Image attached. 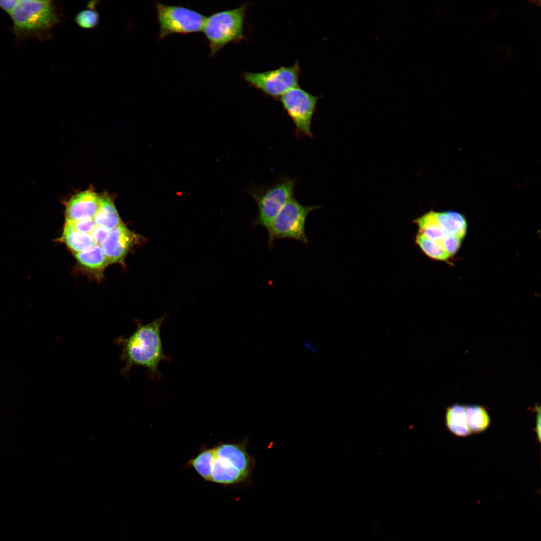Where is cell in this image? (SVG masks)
<instances>
[{"instance_id":"2","label":"cell","mask_w":541,"mask_h":541,"mask_svg":"<svg viewBox=\"0 0 541 541\" xmlns=\"http://www.w3.org/2000/svg\"><path fill=\"white\" fill-rule=\"evenodd\" d=\"M10 17L13 33L19 41L42 40L59 21L55 6L49 0H19Z\"/></svg>"},{"instance_id":"14","label":"cell","mask_w":541,"mask_h":541,"mask_svg":"<svg viewBox=\"0 0 541 541\" xmlns=\"http://www.w3.org/2000/svg\"><path fill=\"white\" fill-rule=\"evenodd\" d=\"M93 219L96 225L109 231L123 223L113 201L105 194H104L101 207Z\"/></svg>"},{"instance_id":"26","label":"cell","mask_w":541,"mask_h":541,"mask_svg":"<svg viewBox=\"0 0 541 541\" xmlns=\"http://www.w3.org/2000/svg\"><path fill=\"white\" fill-rule=\"evenodd\" d=\"M303 346L304 348L309 352L313 354H316L317 353L318 349L317 347L309 340H305L303 341Z\"/></svg>"},{"instance_id":"19","label":"cell","mask_w":541,"mask_h":541,"mask_svg":"<svg viewBox=\"0 0 541 541\" xmlns=\"http://www.w3.org/2000/svg\"><path fill=\"white\" fill-rule=\"evenodd\" d=\"M415 241L422 250L432 259L446 261L450 257L440 242L429 239L420 233L416 235Z\"/></svg>"},{"instance_id":"7","label":"cell","mask_w":541,"mask_h":541,"mask_svg":"<svg viewBox=\"0 0 541 541\" xmlns=\"http://www.w3.org/2000/svg\"><path fill=\"white\" fill-rule=\"evenodd\" d=\"M155 7L160 40L172 34H188L203 30L206 17L197 11L160 2L156 4Z\"/></svg>"},{"instance_id":"12","label":"cell","mask_w":541,"mask_h":541,"mask_svg":"<svg viewBox=\"0 0 541 541\" xmlns=\"http://www.w3.org/2000/svg\"><path fill=\"white\" fill-rule=\"evenodd\" d=\"M60 240L74 254L87 250L96 245L90 233L79 232L66 224Z\"/></svg>"},{"instance_id":"17","label":"cell","mask_w":541,"mask_h":541,"mask_svg":"<svg viewBox=\"0 0 541 541\" xmlns=\"http://www.w3.org/2000/svg\"><path fill=\"white\" fill-rule=\"evenodd\" d=\"M419 233L426 238L441 242L445 234L437 222L435 211H429L415 220Z\"/></svg>"},{"instance_id":"4","label":"cell","mask_w":541,"mask_h":541,"mask_svg":"<svg viewBox=\"0 0 541 541\" xmlns=\"http://www.w3.org/2000/svg\"><path fill=\"white\" fill-rule=\"evenodd\" d=\"M247 4L212 14L206 17L202 31L208 41L210 55L214 56L226 45L244 39Z\"/></svg>"},{"instance_id":"9","label":"cell","mask_w":541,"mask_h":541,"mask_svg":"<svg viewBox=\"0 0 541 541\" xmlns=\"http://www.w3.org/2000/svg\"><path fill=\"white\" fill-rule=\"evenodd\" d=\"M300 72L298 62H296L291 66H283L265 72H246L243 77L251 87L267 96L280 99L289 90L298 86Z\"/></svg>"},{"instance_id":"27","label":"cell","mask_w":541,"mask_h":541,"mask_svg":"<svg viewBox=\"0 0 541 541\" xmlns=\"http://www.w3.org/2000/svg\"><path fill=\"white\" fill-rule=\"evenodd\" d=\"M536 410L537 412V415H536L535 429H536V433L537 434V438H538V440L540 441V408H539V407H538V408H536Z\"/></svg>"},{"instance_id":"21","label":"cell","mask_w":541,"mask_h":541,"mask_svg":"<svg viewBox=\"0 0 541 541\" xmlns=\"http://www.w3.org/2000/svg\"><path fill=\"white\" fill-rule=\"evenodd\" d=\"M435 216L445 235L459 234L464 237L460 233L449 214V211L444 212L435 211Z\"/></svg>"},{"instance_id":"5","label":"cell","mask_w":541,"mask_h":541,"mask_svg":"<svg viewBox=\"0 0 541 541\" xmlns=\"http://www.w3.org/2000/svg\"><path fill=\"white\" fill-rule=\"evenodd\" d=\"M295 180L283 177L268 185L252 187L248 194L255 202L257 211L251 224L266 229L285 204L294 197Z\"/></svg>"},{"instance_id":"6","label":"cell","mask_w":541,"mask_h":541,"mask_svg":"<svg viewBox=\"0 0 541 541\" xmlns=\"http://www.w3.org/2000/svg\"><path fill=\"white\" fill-rule=\"evenodd\" d=\"M319 205H306L293 197L282 207L266 229L269 248L280 239L291 238L305 245L309 243L306 233L307 218L310 212L319 209Z\"/></svg>"},{"instance_id":"1","label":"cell","mask_w":541,"mask_h":541,"mask_svg":"<svg viewBox=\"0 0 541 541\" xmlns=\"http://www.w3.org/2000/svg\"><path fill=\"white\" fill-rule=\"evenodd\" d=\"M166 317L164 315L149 323L139 324L130 336L121 340L125 373L132 367L138 366L146 369L152 378L161 377L159 365L162 361L169 360L163 351L160 333Z\"/></svg>"},{"instance_id":"16","label":"cell","mask_w":541,"mask_h":541,"mask_svg":"<svg viewBox=\"0 0 541 541\" xmlns=\"http://www.w3.org/2000/svg\"><path fill=\"white\" fill-rule=\"evenodd\" d=\"M465 406L467 424L471 433H480L488 427L490 418L484 407L478 405Z\"/></svg>"},{"instance_id":"22","label":"cell","mask_w":541,"mask_h":541,"mask_svg":"<svg viewBox=\"0 0 541 541\" xmlns=\"http://www.w3.org/2000/svg\"><path fill=\"white\" fill-rule=\"evenodd\" d=\"M463 237L459 234L447 235L440 242L446 251L451 256L459 248Z\"/></svg>"},{"instance_id":"20","label":"cell","mask_w":541,"mask_h":541,"mask_svg":"<svg viewBox=\"0 0 541 541\" xmlns=\"http://www.w3.org/2000/svg\"><path fill=\"white\" fill-rule=\"evenodd\" d=\"M98 13L92 9L84 10L78 13L75 17L76 23L81 28L87 29L95 28L99 23Z\"/></svg>"},{"instance_id":"3","label":"cell","mask_w":541,"mask_h":541,"mask_svg":"<svg viewBox=\"0 0 541 541\" xmlns=\"http://www.w3.org/2000/svg\"><path fill=\"white\" fill-rule=\"evenodd\" d=\"M246 442L220 443L213 447L214 455L209 481L232 485L246 480L254 467L247 451Z\"/></svg>"},{"instance_id":"24","label":"cell","mask_w":541,"mask_h":541,"mask_svg":"<svg viewBox=\"0 0 541 541\" xmlns=\"http://www.w3.org/2000/svg\"><path fill=\"white\" fill-rule=\"evenodd\" d=\"M109 232V231L106 229L96 225L90 234L94 238L96 244L101 245L102 242L107 236Z\"/></svg>"},{"instance_id":"18","label":"cell","mask_w":541,"mask_h":541,"mask_svg":"<svg viewBox=\"0 0 541 541\" xmlns=\"http://www.w3.org/2000/svg\"><path fill=\"white\" fill-rule=\"evenodd\" d=\"M214 455L213 447L204 449L190 460L187 465L192 467L203 479L209 481Z\"/></svg>"},{"instance_id":"13","label":"cell","mask_w":541,"mask_h":541,"mask_svg":"<svg viewBox=\"0 0 541 541\" xmlns=\"http://www.w3.org/2000/svg\"><path fill=\"white\" fill-rule=\"evenodd\" d=\"M445 419L446 426L455 435L466 436L471 433L467 424L464 405L456 404L448 407Z\"/></svg>"},{"instance_id":"8","label":"cell","mask_w":541,"mask_h":541,"mask_svg":"<svg viewBox=\"0 0 541 541\" xmlns=\"http://www.w3.org/2000/svg\"><path fill=\"white\" fill-rule=\"evenodd\" d=\"M320 96L313 95L299 86L293 88L279 99L293 121L296 137L312 138L311 124Z\"/></svg>"},{"instance_id":"15","label":"cell","mask_w":541,"mask_h":541,"mask_svg":"<svg viewBox=\"0 0 541 541\" xmlns=\"http://www.w3.org/2000/svg\"><path fill=\"white\" fill-rule=\"evenodd\" d=\"M74 255L82 266L94 271L100 272L109 264L101 246L98 245L87 250L75 253Z\"/></svg>"},{"instance_id":"23","label":"cell","mask_w":541,"mask_h":541,"mask_svg":"<svg viewBox=\"0 0 541 541\" xmlns=\"http://www.w3.org/2000/svg\"><path fill=\"white\" fill-rule=\"evenodd\" d=\"M65 224L79 232L87 233H90L96 226L93 218L76 221H66Z\"/></svg>"},{"instance_id":"25","label":"cell","mask_w":541,"mask_h":541,"mask_svg":"<svg viewBox=\"0 0 541 541\" xmlns=\"http://www.w3.org/2000/svg\"><path fill=\"white\" fill-rule=\"evenodd\" d=\"M18 2L19 0H0V9L10 16Z\"/></svg>"},{"instance_id":"11","label":"cell","mask_w":541,"mask_h":541,"mask_svg":"<svg viewBox=\"0 0 541 541\" xmlns=\"http://www.w3.org/2000/svg\"><path fill=\"white\" fill-rule=\"evenodd\" d=\"M104 194L92 188L76 193L66 204V221L93 218L101 207Z\"/></svg>"},{"instance_id":"10","label":"cell","mask_w":541,"mask_h":541,"mask_svg":"<svg viewBox=\"0 0 541 541\" xmlns=\"http://www.w3.org/2000/svg\"><path fill=\"white\" fill-rule=\"evenodd\" d=\"M140 240V235L122 223L109 231L100 246L109 264L121 262L129 250Z\"/></svg>"}]
</instances>
